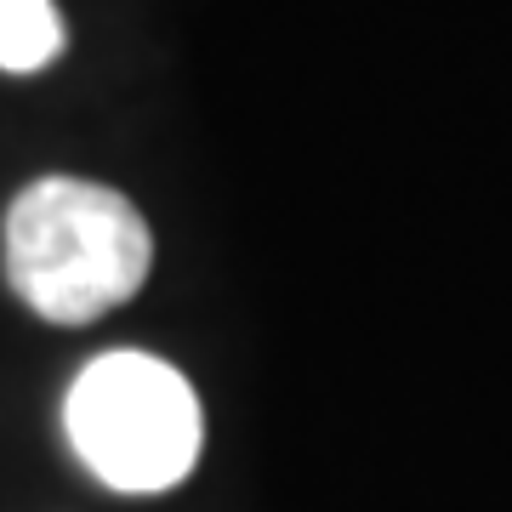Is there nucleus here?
I'll return each instance as SVG.
<instances>
[{
    "label": "nucleus",
    "mask_w": 512,
    "mask_h": 512,
    "mask_svg": "<svg viewBox=\"0 0 512 512\" xmlns=\"http://www.w3.org/2000/svg\"><path fill=\"white\" fill-rule=\"evenodd\" d=\"M154 239L120 188L86 177H40L6 211V279L29 313L92 325L143 291Z\"/></svg>",
    "instance_id": "nucleus-1"
},
{
    "label": "nucleus",
    "mask_w": 512,
    "mask_h": 512,
    "mask_svg": "<svg viewBox=\"0 0 512 512\" xmlns=\"http://www.w3.org/2000/svg\"><path fill=\"white\" fill-rule=\"evenodd\" d=\"M74 456L109 490L160 495L177 490L200 461V399L177 365L154 353H97L63 399Z\"/></svg>",
    "instance_id": "nucleus-2"
},
{
    "label": "nucleus",
    "mask_w": 512,
    "mask_h": 512,
    "mask_svg": "<svg viewBox=\"0 0 512 512\" xmlns=\"http://www.w3.org/2000/svg\"><path fill=\"white\" fill-rule=\"evenodd\" d=\"M63 57V18L52 0H0V69L40 74Z\"/></svg>",
    "instance_id": "nucleus-3"
}]
</instances>
